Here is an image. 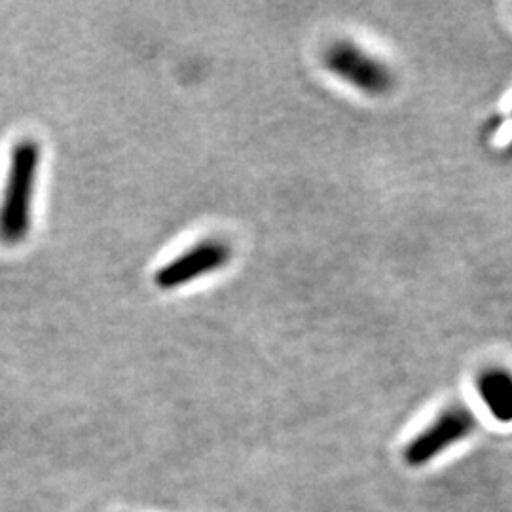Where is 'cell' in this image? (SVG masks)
<instances>
[{
    "label": "cell",
    "mask_w": 512,
    "mask_h": 512,
    "mask_svg": "<svg viewBox=\"0 0 512 512\" xmlns=\"http://www.w3.org/2000/svg\"><path fill=\"white\" fill-rule=\"evenodd\" d=\"M476 387L482 403L488 406L490 414L501 423L512 421V372L507 368H488L484 370Z\"/></svg>",
    "instance_id": "cell-5"
},
{
    "label": "cell",
    "mask_w": 512,
    "mask_h": 512,
    "mask_svg": "<svg viewBox=\"0 0 512 512\" xmlns=\"http://www.w3.org/2000/svg\"><path fill=\"white\" fill-rule=\"evenodd\" d=\"M323 65L336 78L370 97H384L395 88L391 67L353 40L330 42L323 52Z\"/></svg>",
    "instance_id": "cell-2"
},
{
    "label": "cell",
    "mask_w": 512,
    "mask_h": 512,
    "mask_svg": "<svg viewBox=\"0 0 512 512\" xmlns=\"http://www.w3.org/2000/svg\"><path fill=\"white\" fill-rule=\"evenodd\" d=\"M476 421L473 414L463 406H452L444 410L437 420L427 429H423L416 439L412 440L404 452V459L412 465H425L427 461L437 458L440 452L454 446L475 431Z\"/></svg>",
    "instance_id": "cell-4"
},
{
    "label": "cell",
    "mask_w": 512,
    "mask_h": 512,
    "mask_svg": "<svg viewBox=\"0 0 512 512\" xmlns=\"http://www.w3.org/2000/svg\"><path fill=\"white\" fill-rule=\"evenodd\" d=\"M40 162L42 148L33 139L19 141L12 150L0 200V239L6 245H19L31 234Z\"/></svg>",
    "instance_id": "cell-1"
},
{
    "label": "cell",
    "mask_w": 512,
    "mask_h": 512,
    "mask_svg": "<svg viewBox=\"0 0 512 512\" xmlns=\"http://www.w3.org/2000/svg\"><path fill=\"white\" fill-rule=\"evenodd\" d=\"M232 260V247L220 239H205L183 255L173 258L154 274V285L162 291H175L205 275L226 268Z\"/></svg>",
    "instance_id": "cell-3"
}]
</instances>
